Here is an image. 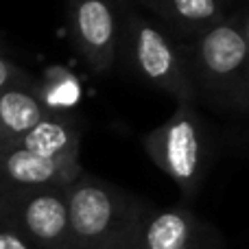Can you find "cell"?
<instances>
[{
  "label": "cell",
  "mask_w": 249,
  "mask_h": 249,
  "mask_svg": "<svg viewBox=\"0 0 249 249\" xmlns=\"http://www.w3.org/2000/svg\"><path fill=\"white\" fill-rule=\"evenodd\" d=\"M72 249H138L153 203L121 186L81 173L66 188Z\"/></svg>",
  "instance_id": "obj_1"
},
{
  "label": "cell",
  "mask_w": 249,
  "mask_h": 249,
  "mask_svg": "<svg viewBox=\"0 0 249 249\" xmlns=\"http://www.w3.org/2000/svg\"><path fill=\"white\" fill-rule=\"evenodd\" d=\"M181 51L195 99L206 96L216 105L249 107V46L234 13Z\"/></svg>",
  "instance_id": "obj_2"
},
{
  "label": "cell",
  "mask_w": 249,
  "mask_h": 249,
  "mask_svg": "<svg viewBox=\"0 0 249 249\" xmlns=\"http://www.w3.org/2000/svg\"><path fill=\"white\" fill-rule=\"evenodd\" d=\"M129 70L146 86L173 96L177 103H195V88L188 77L184 51L146 16L123 4L121 51Z\"/></svg>",
  "instance_id": "obj_3"
},
{
  "label": "cell",
  "mask_w": 249,
  "mask_h": 249,
  "mask_svg": "<svg viewBox=\"0 0 249 249\" xmlns=\"http://www.w3.org/2000/svg\"><path fill=\"white\" fill-rule=\"evenodd\" d=\"M155 166L177 184L184 199L193 201L206 177V133L193 103H177L171 118L142 138Z\"/></svg>",
  "instance_id": "obj_4"
},
{
  "label": "cell",
  "mask_w": 249,
  "mask_h": 249,
  "mask_svg": "<svg viewBox=\"0 0 249 249\" xmlns=\"http://www.w3.org/2000/svg\"><path fill=\"white\" fill-rule=\"evenodd\" d=\"M0 221L33 249H72L66 188H35L0 195Z\"/></svg>",
  "instance_id": "obj_5"
},
{
  "label": "cell",
  "mask_w": 249,
  "mask_h": 249,
  "mask_svg": "<svg viewBox=\"0 0 249 249\" xmlns=\"http://www.w3.org/2000/svg\"><path fill=\"white\" fill-rule=\"evenodd\" d=\"M121 26L123 4L118 0H68L70 42L94 74H105L116 64Z\"/></svg>",
  "instance_id": "obj_6"
},
{
  "label": "cell",
  "mask_w": 249,
  "mask_h": 249,
  "mask_svg": "<svg viewBox=\"0 0 249 249\" xmlns=\"http://www.w3.org/2000/svg\"><path fill=\"white\" fill-rule=\"evenodd\" d=\"M81 173V160L42 158L16 144H0V195L35 188H68Z\"/></svg>",
  "instance_id": "obj_7"
},
{
  "label": "cell",
  "mask_w": 249,
  "mask_h": 249,
  "mask_svg": "<svg viewBox=\"0 0 249 249\" xmlns=\"http://www.w3.org/2000/svg\"><path fill=\"white\" fill-rule=\"evenodd\" d=\"M138 249H216V234L190 208H151L144 216Z\"/></svg>",
  "instance_id": "obj_8"
},
{
  "label": "cell",
  "mask_w": 249,
  "mask_h": 249,
  "mask_svg": "<svg viewBox=\"0 0 249 249\" xmlns=\"http://www.w3.org/2000/svg\"><path fill=\"white\" fill-rule=\"evenodd\" d=\"M140 4L171 29V37L188 42L206 35L230 16L223 0H140Z\"/></svg>",
  "instance_id": "obj_9"
},
{
  "label": "cell",
  "mask_w": 249,
  "mask_h": 249,
  "mask_svg": "<svg viewBox=\"0 0 249 249\" xmlns=\"http://www.w3.org/2000/svg\"><path fill=\"white\" fill-rule=\"evenodd\" d=\"M24 151H31L42 158L53 160H79L81 155V127L72 116L66 114H48L33 129L13 142Z\"/></svg>",
  "instance_id": "obj_10"
},
{
  "label": "cell",
  "mask_w": 249,
  "mask_h": 249,
  "mask_svg": "<svg viewBox=\"0 0 249 249\" xmlns=\"http://www.w3.org/2000/svg\"><path fill=\"white\" fill-rule=\"evenodd\" d=\"M46 116L48 112L35 94V86L2 90L0 92V144L18 140Z\"/></svg>",
  "instance_id": "obj_11"
},
{
  "label": "cell",
  "mask_w": 249,
  "mask_h": 249,
  "mask_svg": "<svg viewBox=\"0 0 249 249\" xmlns=\"http://www.w3.org/2000/svg\"><path fill=\"white\" fill-rule=\"evenodd\" d=\"M35 94L48 114H64L81 99V86L70 70L53 66L46 70L42 86H35Z\"/></svg>",
  "instance_id": "obj_12"
},
{
  "label": "cell",
  "mask_w": 249,
  "mask_h": 249,
  "mask_svg": "<svg viewBox=\"0 0 249 249\" xmlns=\"http://www.w3.org/2000/svg\"><path fill=\"white\" fill-rule=\"evenodd\" d=\"M20 86H35V83L31 81V77L20 66L0 55V92L9 90V88H20Z\"/></svg>",
  "instance_id": "obj_13"
},
{
  "label": "cell",
  "mask_w": 249,
  "mask_h": 249,
  "mask_svg": "<svg viewBox=\"0 0 249 249\" xmlns=\"http://www.w3.org/2000/svg\"><path fill=\"white\" fill-rule=\"evenodd\" d=\"M0 249H33L24 236L16 232L11 225L0 221Z\"/></svg>",
  "instance_id": "obj_14"
},
{
  "label": "cell",
  "mask_w": 249,
  "mask_h": 249,
  "mask_svg": "<svg viewBox=\"0 0 249 249\" xmlns=\"http://www.w3.org/2000/svg\"><path fill=\"white\" fill-rule=\"evenodd\" d=\"M234 18H236V24H238V29H241L243 37H245V42L249 46V7L243 9V11H238V13H234Z\"/></svg>",
  "instance_id": "obj_15"
},
{
  "label": "cell",
  "mask_w": 249,
  "mask_h": 249,
  "mask_svg": "<svg viewBox=\"0 0 249 249\" xmlns=\"http://www.w3.org/2000/svg\"><path fill=\"white\" fill-rule=\"evenodd\" d=\"M121 4H129V2H136V4H140V0H118Z\"/></svg>",
  "instance_id": "obj_16"
},
{
  "label": "cell",
  "mask_w": 249,
  "mask_h": 249,
  "mask_svg": "<svg viewBox=\"0 0 249 249\" xmlns=\"http://www.w3.org/2000/svg\"><path fill=\"white\" fill-rule=\"evenodd\" d=\"M223 2H225V0H223Z\"/></svg>",
  "instance_id": "obj_17"
}]
</instances>
